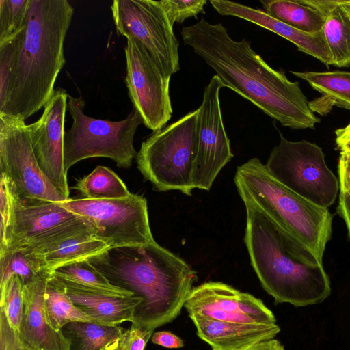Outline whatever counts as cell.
<instances>
[{
    "instance_id": "obj_1",
    "label": "cell",
    "mask_w": 350,
    "mask_h": 350,
    "mask_svg": "<svg viewBox=\"0 0 350 350\" xmlns=\"http://www.w3.org/2000/svg\"><path fill=\"white\" fill-rule=\"evenodd\" d=\"M180 35L215 72L224 88L251 102L282 126L293 129H314L320 122L299 82L271 68L245 38L234 40L220 23L204 18L185 26Z\"/></svg>"
},
{
    "instance_id": "obj_2",
    "label": "cell",
    "mask_w": 350,
    "mask_h": 350,
    "mask_svg": "<svg viewBox=\"0 0 350 350\" xmlns=\"http://www.w3.org/2000/svg\"><path fill=\"white\" fill-rule=\"evenodd\" d=\"M73 13L66 0H30L24 28L0 44V114L25 120L44 107L66 62Z\"/></svg>"
},
{
    "instance_id": "obj_3",
    "label": "cell",
    "mask_w": 350,
    "mask_h": 350,
    "mask_svg": "<svg viewBox=\"0 0 350 350\" xmlns=\"http://www.w3.org/2000/svg\"><path fill=\"white\" fill-rule=\"evenodd\" d=\"M87 260L111 284L142 299L131 324L145 330L174 321L197 280L188 263L156 241L110 247Z\"/></svg>"
},
{
    "instance_id": "obj_4",
    "label": "cell",
    "mask_w": 350,
    "mask_h": 350,
    "mask_svg": "<svg viewBox=\"0 0 350 350\" xmlns=\"http://www.w3.org/2000/svg\"><path fill=\"white\" fill-rule=\"evenodd\" d=\"M234 183L243 203L258 208L277 226L292 253L301 261L323 265L332 230V215L278 182L258 158L239 165Z\"/></svg>"
},
{
    "instance_id": "obj_5",
    "label": "cell",
    "mask_w": 350,
    "mask_h": 350,
    "mask_svg": "<svg viewBox=\"0 0 350 350\" xmlns=\"http://www.w3.org/2000/svg\"><path fill=\"white\" fill-rule=\"evenodd\" d=\"M244 204V242L250 262L261 286L275 304L306 306L327 299L331 286L323 266L299 260L288 248L275 224L256 206Z\"/></svg>"
},
{
    "instance_id": "obj_6",
    "label": "cell",
    "mask_w": 350,
    "mask_h": 350,
    "mask_svg": "<svg viewBox=\"0 0 350 350\" xmlns=\"http://www.w3.org/2000/svg\"><path fill=\"white\" fill-rule=\"evenodd\" d=\"M199 109L154 131L136 155L137 168L159 191L191 195L197 154Z\"/></svg>"
},
{
    "instance_id": "obj_7",
    "label": "cell",
    "mask_w": 350,
    "mask_h": 350,
    "mask_svg": "<svg viewBox=\"0 0 350 350\" xmlns=\"http://www.w3.org/2000/svg\"><path fill=\"white\" fill-rule=\"evenodd\" d=\"M84 107L81 96L68 95L67 109L72 124L64 133L66 172L79 161L92 157H107L118 167H130L137 154L133 146L134 136L138 126L144 124L138 111L133 107L124 120L110 121L88 116Z\"/></svg>"
},
{
    "instance_id": "obj_8",
    "label": "cell",
    "mask_w": 350,
    "mask_h": 350,
    "mask_svg": "<svg viewBox=\"0 0 350 350\" xmlns=\"http://www.w3.org/2000/svg\"><path fill=\"white\" fill-rule=\"evenodd\" d=\"M10 196L9 221L5 234L0 237V254L22 249L44 253L71 237L85 232L94 234L86 219L59 202L21 200L10 191Z\"/></svg>"
},
{
    "instance_id": "obj_9",
    "label": "cell",
    "mask_w": 350,
    "mask_h": 350,
    "mask_svg": "<svg viewBox=\"0 0 350 350\" xmlns=\"http://www.w3.org/2000/svg\"><path fill=\"white\" fill-rule=\"evenodd\" d=\"M280 136L265 164L267 170L291 191L327 208L336 198L339 183L327 165L322 148L306 140L293 142Z\"/></svg>"
},
{
    "instance_id": "obj_10",
    "label": "cell",
    "mask_w": 350,
    "mask_h": 350,
    "mask_svg": "<svg viewBox=\"0 0 350 350\" xmlns=\"http://www.w3.org/2000/svg\"><path fill=\"white\" fill-rule=\"evenodd\" d=\"M59 203L86 219L94 236L109 248L155 241L147 201L142 196L131 193L126 198L116 199L68 198Z\"/></svg>"
},
{
    "instance_id": "obj_11",
    "label": "cell",
    "mask_w": 350,
    "mask_h": 350,
    "mask_svg": "<svg viewBox=\"0 0 350 350\" xmlns=\"http://www.w3.org/2000/svg\"><path fill=\"white\" fill-rule=\"evenodd\" d=\"M0 170L11 193L21 200L60 202V193L41 170L25 120L0 114Z\"/></svg>"
},
{
    "instance_id": "obj_12",
    "label": "cell",
    "mask_w": 350,
    "mask_h": 350,
    "mask_svg": "<svg viewBox=\"0 0 350 350\" xmlns=\"http://www.w3.org/2000/svg\"><path fill=\"white\" fill-rule=\"evenodd\" d=\"M111 10L118 34L141 42L167 75L180 70L179 42L160 1L115 0Z\"/></svg>"
},
{
    "instance_id": "obj_13",
    "label": "cell",
    "mask_w": 350,
    "mask_h": 350,
    "mask_svg": "<svg viewBox=\"0 0 350 350\" xmlns=\"http://www.w3.org/2000/svg\"><path fill=\"white\" fill-rule=\"evenodd\" d=\"M126 85L129 96L141 115L144 124L156 131L164 127L173 109L167 75L145 46L135 38H127L124 48Z\"/></svg>"
},
{
    "instance_id": "obj_14",
    "label": "cell",
    "mask_w": 350,
    "mask_h": 350,
    "mask_svg": "<svg viewBox=\"0 0 350 350\" xmlns=\"http://www.w3.org/2000/svg\"><path fill=\"white\" fill-rule=\"evenodd\" d=\"M224 88L213 75L204 88L199 109L197 154L193 172L194 189L208 191L233 153L223 122L219 91Z\"/></svg>"
},
{
    "instance_id": "obj_15",
    "label": "cell",
    "mask_w": 350,
    "mask_h": 350,
    "mask_svg": "<svg viewBox=\"0 0 350 350\" xmlns=\"http://www.w3.org/2000/svg\"><path fill=\"white\" fill-rule=\"evenodd\" d=\"M184 307L189 316L243 323H276L263 301L221 282L208 281L193 286Z\"/></svg>"
},
{
    "instance_id": "obj_16",
    "label": "cell",
    "mask_w": 350,
    "mask_h": 350,
    "mask_svg": "<svg viewBox=\"0 0 350 350\" xmlns=\"http://www.w3.org/2000/svg\"><path fill=\"white\" fill-rule=\"evenodd\" d=\"M68 93L55 89L45 104L41 117L27 124L37 162L46 178L64 196L68 198L67 172L64 167V122Z\"/></svg>"
},
{
    "instance_id": "obj_17",
    "label": "cell",
    "mask_w": 350,
    "mask_h": 350,
    "mask_svg": "<svg viewBox=\"0 0 350 350\" xmlns=\"http://www.w3.org/2000/svg\"><path fill=\"white\" fill-rule=\"evenodd\" d=\"M51 272L23 285V310L18 331L23 342L32 350H69L68 341L61 331L48 323L44 308V293Z\"/></svg>"
},
{
    "instance_id": "obj_18",
    "label": "cell",
    "mask_w": 350,
    "mask_h": 350,
    "mask_svg": "<svg viewBox=\"0 0 350 350\" xmlns=\"http://www.w3.org/2000/svg\"><path fill=\"white\" fill-rule=\"evenodd\" d=\"M211 5L221 15L235 16L257 25L275 33L294 44L297 49L329 66L332 59L323 31L307 33L281 22L260 9H255L241 3L226 1L211 0Z\"/></svg>"
},
{
    "instance_id": "obj_19",
    "label": "cell",
    "mask_w": 350,
    "mask_h": 350,
    "mask_svg": "<svg viewBox=\"0 0 350 350\" xmlns=\"http://www.w3.org/2000/svg\"><path fill=\"white\" fill-rule=\"evenodd\" d=\"M198 337L212 350H240L258 342L273 339L280 332L276 323H243L189 317Z\"/></svg>"
},
{
    "instance_id": "obj_20",
    "label": "cell",
    "mask_w": 350,
    "mask_h": 350,
    "mask_svg": "<svg viewBox=\"0 0 350 350\" xmlns=\"http://www.w3.org/2000/svg\"><path fill=\"white\" fill-rule=\"evenodd\" d=\"M57 278L64 284L75 305L100 324L118 325L125 321L132 323L134 310L142 301L135 295H113Z\"/></svg>"
},
{
    "instance_id": "obj_21",
    "label": "cell",
    "mask_w": 350,
    "mask_h": 350,
    "mask_svg": "<svg viewBox=\"0 0 350 350\" xmlns=\"http://www.w3.org/2000/svg\"><path fill=\"white\" fill-rule=\"evenodd\" d=\"M295 76L308 82L322 96L309 102L312 111L325 115L335 105L350 110V72H297Z\"/></svg>"
},
{
    "instance_id": "obj_22",
    "label": "cell",
    "mask_w": 350,
    "mask_h": 350,
    "mask_svg": "<svg viewBox=\"0 0 350 350\" xmlns=\"http://www.w3.org/2000/svg\"><path fill=\"white\" fill-rule=\"evenodd\" d=\"M60 331L69 342V350H110L118 345L124 329L118 325L75 321Z\"/></svg>"
},
{
    "instance_id": "obj_23",
    "label": "cell",
    "mask_w": 350,
    "mask_h": 350,
    "mask_svg": "<svg viewBox=\"0 0 350 350\" xmlns=\"http://www.w3.org/2000/svg\"><path fill=\"white\" fill-rule=\"evenodd\" d=\"M92 232H85L54 245L42 254L45 268L52 270L63 265L88 259L109 249Z\"/></svg>"
},
{
    "instance_id": "obj_24",
    "label": "cell",
    "mask_w": 350,
    "mask_h": 350,
    "mask_svg": "<svg viewBox=\"0 0 350 350\" xmlns=\"http://www.w3.org/2000/svg\"><path fill=\"white\" fill-rule=\"evenodd\" d=\"M44 308L49 324L57 332L71 322L100 324L75 305L68 295L64 284L53 275H51L46 285Z\"/></svg>"
},
{
    "instance_id": "obj_25",
    "label": "cell",
    "mask_w": 350,
    "mask_h": 350,
    "mask_svg": "<svg viewBox=\"0 0 350 350\" xmlns=\"http://www.w3.org/2000/svg\"><path fill=\"white\" fill-rule=\"evenodd\" d=\"M263 10L271 17L307 33L322 31L325 18L303 0L260 1Z\"/></svg>"
},
{
    "instance_id": "obj_26",
    "label": "cell",
    "mask_w": 350,
    "mask_h": 350,
    "mask_svg": "<svg viewBox=\"0 0 350 350\" xmlns=\"http://www.w3.org/2000/svg\"><path fill=\"white\" fill-rule=\"evenodd\" d=\"M322 31L332 65L350 66V1L337 6L325 17Z\"/></svg>"
},
{
    "instance_id": "obj_27",
    "label": "cell",
    "mask_w": 350,
    "mask_h": 350,
    "mask_svg": "<svg viewBox=\"0 0 350 350\" xmlns=\"http://www.w3.org/2000/svg\"><path fill=\"white\" fill-rule=\"evenodd\" d=\"M0 266V289L14 275L19 276L23 285H27L43 273L50 272L45 268L42 254L24 249L1 254Z\"/></svg>"
},
{
    "instance_id": "obj_28",
    "label": "cell",
    "mask_w": 350,
    "mask_h": 350,
    "mask_svg": "<svg viewBox=\"0 0 350 350\" xmlns=\"http://www.w3.org/2000/svg\"><path fill=\"white\" fill-rule=\"evenodd\" d=\"M83 198L116 199L128 197L131 192L122 179L109 167L98 165L72 187Z\"/></svg>"
},
{
    "instance_id": "obj_29",
    "label": "cell",
    "mask_w": 350,
    "mask_h": 350,
    "mask_svg": "<svg viewBox=\"0 0 350 350\" xmlns=\"http://www.w3.org/2000/svg\"><path fill=\"white\" fill-rule=\"evenodd\" d=\"M51 273L55 277L111 295H134L131 292L111 284L107 279L87 259L63 265L52 270Z\"/></svg>"
},
{
    "instance_id": "obj_30",
    "label": "cell",
    "mask_w": 350,
    "mask_h": 350,
    "mask_svg": "<svg viewBox=\"0 0 350 350\" xmlns=\"http://www.w3.org/2000/svg\"><path fill=\"white\" fill-rule=\"evenodd\" d=\"M30 0H0V44L25 27Z\"/></svg>"
},
{
    "instance_id": "obj_31",
    "label": "cell",
    "mask_w": 350,
    "mask_h": 350,
    "mask_svg": "<svg viewBox=\"0 0 350 350\" xmlns=\"http://www.w3.org/2000/svg\"><path fill=\"white\" fill-rule=\"evenodd\" d=\"M0 310L5 314L9 323L19 331L23 310V284L19 276L14 275L0 289Z\"/></svg>"
},
{
    "instance_id": "obj_32",
    "label": "cell",
    "mask_w": 350,
    "mask_h": 350,
    "mask_svg": "<svg viewBox=\"0 0 350 350\" xmlns=\"http://www.w3.org/2000/svg\"><path fill=\"white\" fill-rule=\"evenodd\" d=\"M160 2L172 25L205 14L204 6L207 3L206 0H161Z\"/></svg>"
},
{
    "instance_id": "obj_33",
    "label": "cell",
    "mask_w": 350,
    "mask_h": 350,
    "mask_svg": "<svg viewBox=\"0 0 350 350\" xmlns=\"http://www.w3.org/2000/svg\"><path fill=\"white\" fill-rule=\"evenodd\" d=\"M153 333L154 331L145 330L131 324L120 336L118 347L120 350H144Z\"/></svg>"
},
{
    "instance_id": "obj_34",
    "label": "cell",
    "mask_w": 350,
    "mask_h": 350,
    "mask_svg": "<svg viewBox=\"0 0 350 350\" xmlns=\"http://www.w3.org/2000/svg\"><path fill=\"white\" fill-rule=\"evenodd\" d=\"M0 350H32L21 340L18 332L9 323L0 310Z\"/></svg>"
},
{
    "instance_id": "obj_35",
    "label": "cell",
    "mask_w": 350,
    "mask_h": 350,
    "mask_svg": "<svg viewBox=\"0 0 350 350\" xmlns=\"http://www.w3.org/2000/svg\"><path fill=\"white\" fill-rule=\"evenodd\" d=\"M338 173L340 194L350 198V154L340 153Z\"/></svg>"
},
{
    "instance_id": "obj_36",
    "label": "cell",
    "mask_w": 350,
    "mask_h": 350,
    "mask_svg": "<svg viewBox=\"0 0 350 350\" xmlns=\"http://www.w3.org/2000/svg\"><path fill=\"white\" fill-rule=\"evenodd\" d=\"M152 343L168 349H178L184 346V341L178 336L169 331H159L153 333Z\"/></svg>"
},
{
    "instance_id": "obj_37",
    "label": "cell",
    "mask_w": 350,
    "mask_h": 350,
    "mask_svg": "<svg viewBox=\"0 0 350 350\" xmlns=\"http://www.w3.org/2000/svg\"><path fill=\"white\" fill-rule=\"evenodd\" d=\"M335 135L336 147L340 153L350 154V124L336 129Z\"/></svg>"
},
{
    "instance_id": "obj_38",
    "label": "cell",
    "mask_w": 350,
    "mask_h": 350,
    "mask_svg": "<svg viewBox=\"0 0 350 350\" xmlns=\"http://www.w3.org/2000/svg\"><path fill=\"white\" fill-rule=\"evenodd\" d=\"M338 213L343 219L347 228L348 234L350 238V198L340 194L338 205L337 206Z\"/></svg>"
},
{
    "instance_id": "obj_39",
    "label": "cell",
    "mask_w": 350,
    "mask_h": 350,
    "mask_svg": "<svg viewBox=\"0 0 350 350\" xmlns=\"http://www.w3.org/2000/svg\"><path fill=\"white\" fill-rule=\"evenodd\" d=\"M240 350H285V349L279 340L273 338L258 342Z\"/></svg>"
},
{
    "instance_id": "obj_40",
    "label": "cell",
    "mask_w": 350,
    "mask_h": 350,
    "mask_svg": "<svg viewBox=\"0 0 350 350\" xmlns=\"http://www.w3.org/2000/svg\"><path fill=\"white\" fill-rule=\"evenodd\" d=\"M110 350H120L119 347H118V345L117 347H116L115 348L112 349H110Z\"/></svg>"
}]
</instances>
